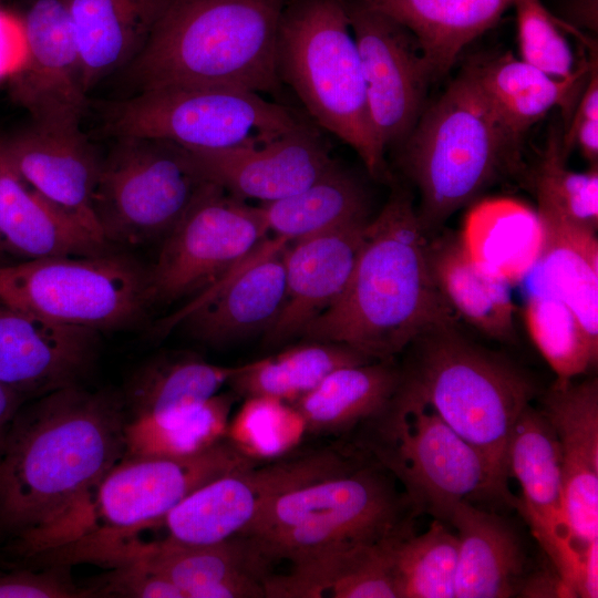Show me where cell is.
I'll return each instance as SVG.
<instances>
[{"label": "cell", "instance_id": "31", "mask_svg": "<svg viewBox=\"0 0 598 598\" xmlns=\"http://www.w3.org/2000/svg\"><path fill=\"white\" fill-rule=\"evenodd\" d=\"M427 254L435 283L453 312L485 336L513 342L512 286L475 264L454 234L429 239Z\"/></svg>", "mask_w": 598, "mask_h": 598}, {"label": "cell", "instance_id": "20", "mask_svg": "<svg viewBox=\"0 0 598 598\" xmlns=\"http://www.w3.org/2000/svg\"><path fill=\"white\" fill-rule=\"evenodd\" d=\"M99 333L0 303V383L27 400L81 384L96 360Z\"/></svg>", "mask_w": 598, "mask_h": 598}, {"label": "cell", "instance_id": "23", "mask_svg": "<svg viewBox=\"0 0 598 598\" xmlns=\"http://www.w3.org/2000/svg\"><path fill=\"white\" fill-rule=\"evenodd\" d=\"M369 221L343 225L287 245L286 299L266 332L269 344L300 336L308 322L341 296L353 272Z\"/></svg>", "mask_w": 598, "mask_h": 598}, {"label": "cell", "instance_id": "27", "mask_svg": "<svg viewBox=\"0 0 598 598\" xmlns=\"http://www.w3.org/2000/svg\"><path fill=\"white\" fill-rule=\"evenodd\" d=\"M446 523L455 528L458 546L455 598L516 596L525 555L513 526L467 501L452 507Z\"/></svg>", "mask_w": 598, "mask_h": 598}, {"label": "cell", "instance_id": "10", "mask_svg": "<svg viewBox=\"0 0 598 598\" xmlns=\"http://www.w3.org/2000/svg\"><path fill=\"white\" fill-rule=\"evenodd\" d=\"M307 125L291 109L228 86L141 91L112 105L105 130L115 137H150L190 150H235L271 143Z\"/></svg>", "mask_w": 598, "mask_h": 598}, {"label": "cell", "instance_id": "33", "mask_svg": "<svg viewBox=\"0 0 598 598\" xmlns=\"http://www.w3.org/2000/svg\"><path fill=\"white\" fill-rule=\"evenodd\" d=\"M544 245L537 262L543 289L561 300L576 316L588 339L598 346L597 231L537 209Z\"/></svg>", "mask_w": 598, "mask_h": 598}, {"label": "cell", "instance_id": "45", "mask_svg": "<svg viewBox=\"0 0 598 598\" xmlns=\"http://www.w3.org/2000/svg\"><path fill=\"white\" fill-rule=\"evenodd\" d=\"M25 55L23 19L0 8V80L11 78Z\"/></svg>", "mask_w": 598, "mask_h": 598}, {"label": "cell", "instance_id": "51", "mask_svg": "<svg viewBox=\"0 0 598 598\" xmlns=\"http://www.w3.org/2000/svg\"><path fill=\"white\" fill-rule=\"evenodd\" d=\"M3 432H4V431H3ZM3 432H0V443H1V439H2Z\"/></svg>", "mask_w": 598, "mask_h": 598}, {"label": "cell", "instance_id": "7", "mask_svg": "<svg viewBox=\"0 0 598 598\" xmlns=\"http://www.w3.org/2000/svg\"><path fill=\"white\" fill-rule=\"evenodd\" d=\"M276 68L280 82L291 86L321 127L351 146L372 177L388 178L344 0H287Z\"/></svg>", "mask_w": 598, "mask_h": 598}, {"label": "cell", "instance_id": "48", "mask_svg": "<svg viewBox=\"0 0 598 598\" xmlns=\"http://www.w3.org/2000/svg\"><path fill=\"white\" fill-rule=\"evenodd\" d=\"M578 597H598V538L589 542L584 548L578 581Z\"/></svg>", "mask_w": 598, "mask_h": 598}, {"label": "cell", "instance_id": "35", "mask_svg": "<svg viewBox=\"0 0 598 598\" xmlns=\"http://www.w3.org/2000/svg\"><path fill=\"white\" fill-rule=\"evenodd\" d=\"M371 361L375 360L349 346L309 340L239 365L228 384L245 399L265 396L291 403L312 391L331 372Z\"/></svg>", "mask_w": 598, "mask_h": 598}, {"label": "cell", "instance_id": "29", "mask_svg": "<svg viewBox=\"0 0 598 598\" xmlns=\"http://www.w3.org/2000/svg\"><path fill=\"white\" fill-rule=\"evenodd\" d=\"M458 238L475 264L514 286L537 266L544 227L538 212L525 203L493 197L471 207Z\"/></svg>", "mask_w": 598, "mask_h": 598}, {"label": "cell", "instance_id": "18", "mask_svg": "<svg viewBox=\"0 0 598 598\" xmlns=\"http://www.w3.org/2000/svg\"><path fill=\"white\" fill-rule=\"evenodd\" d=\"M25 55L10 78L13 100L34 122L80 125L86 106L64 0H35L23 19Z\"/></svg>", "mask_w": 598, "mask_h": 598}, {"label": "cell", "instance_id": "17", "mask_svg": "<svg viewBox=\"0 0 598 598\" xmlns=\"http://www.w3.org/2000/svg\"><path fill=\"white\" fill-rule=\"evenodd\" d=\"M288 244L269 235L219 281L163 322L158 331L183 323L194 338L209 344L267 332L286 299L283 252Z\"/></svg>", "mask_w": 598, "mask_h": 598}, {"label": "cell", "instance_id": "14", "mask_svg": "<svg viewBox=\"0 0 598 598\" xmlns=\"http://www.w3.org/2000/svg\"><path fill=\"white\" fill-rule=\"evenodd\" d=\"M259 206L205 182L162 240L150 268L152 303H171L209 289L268 236Z\"/></svg>", "mask_w": 598, "mask_h": 598}, {"label": "cell", "instance_id": "26", "mask_svg": "<svg viewBox=\"0 0 598 598\" xmlns=\"http://www.w3.org/2000/svg\"><path fill=\"white\" fill-rule=\"evenodd\" d=\"M131 560L167 578L184 598H266V568L241 535L204 545L158 544Z\"/></svg>", "mask_w": 598, "mask_h": 598}, {"label": "cell", "instance_id": "37", "mask_svg": "<svg viewBox=\"0 0 598 598\" xmlns=\"http://www.w3.org/2000/svg\"><path fill=\"white\" fill-rule=\"evenodd\" d=\"M233 393H217L205 402L164 414L125 422L123 457L185 456L225 439Z\"/></svg>", "mask_w": 598, "mask_h": 598}, {"label": "cell", "instance_id": "4", "mask_svg": "<svg viewBox=\"0 0 598 598\" xmlns=\"http://www.w3.org/2000/svg\"><path fill=\"white\" fill-rule=\"evenodd\" d=\"M406 349L401 389L430 404L476 448L496 498L514 506L506 448L517 419L536 395L534 381L505 357L471 341L455 321L425 330Z\"/></svg>", "mask_w": 598, "mask_h": 598}, {"label": "cell", "instance_id": "22", "mask_svg": "<svg viewBox=\"0 0 598 598\" xmlns=\"http://www.w3.org/2000/svg\"><path fill=\"white\" fill-rule=\"evenodd\" d=\"M187 150L206 181L243 200L261 203L301 190L334 162L318 131L309 124L260 146Z\"/></svg>", "mask_w": 598, "mask_h": 598}, {"label": "cell", "instance_id": "3", "mask_svg": "<svg viewBox=\"0 0 598 598\" xmlns=\"http://www.w3.org/2000/svg\"><path fill=\"white\" fill-rule=\"evenodd\" d=\"M287 0H162L128 64L138 92L228 86L277 95V32Z\"/></svg>", "mask_w": 598, "mask_h": 598}, {"label": "cell", "instance_id": "49", "mask_svg": "<svg viewBox=\"0 0 598 598\" xmlns=\"http://www.w3.org/2000/svg\"><path fill=\"white\" fill-rule=\"evenodd\" d=\"M27 398L18 391L0 383V432H3Z\"/></svg>", "mask_w": 598, "mask_h": 598}, {"label": "cell", "instance_id": "41", "mask_svg": "<svg viewBox=\"0 0 598 598\" xmlns=\"http://www.w3.org/2000/svg\"><path fill=\"white\" fill-rule=\"evenodd\" d=\"M520 60L558 79L578 66L565 27L540 0H517L515 6Z\"/></svg>", "mask_w": 598, "mask_h": 598}, {"label": "cell", "instance_id": "38", "mask_svg": "<svg viewBox=\"0 0 598 598\" xmlns=\"http://www.w3.org/2000/svg\"><path fill=\"white\" fill-rule=\"evenodd\" d=\"M457 537L445 522L433 518L429 528L400 538L393 548L399 598H455Z\"/></svg>", "mask_w": 598, "mask_h": 598}, {"label": "cell", "instance_id": "19", "mask_svg": "<svg viewBox=\"0 0 598 598\" xmlns=\"http://www.w3.org/2000/svg\"><path fill=\"white\" fill-rule=\"evenodd\" d=\"M0 157L29 186L104 239L92 208L102 158L80 125L33 121L0 138Z\"/></svg>", "mask_w": 598, "mask_h": 598}, {"label": "cell", "instance_id": "11", "mask_svg": "<svg viewBox=\"0 0 598 598\" xmlns=\"http://www.w3.org/2000/svg\"><path fill=\"white\" fill-rule=\"evenodd\" d=\"M0 303L53 322L127 328L153 305L150 268L113 250L0 266Z\"/></svg>", "mask_w": 598, "mask_h": 598}, {"label": "cell", "instance_id": "28", "mask_svg": "<svg viewBox=\"0 0 598 598\" xmlns=\"http://www.w3.org/2000/svg\"><path fill=\"white\" fill-rule=\"evenodd\" d=\"M87 94L144 48L162 0H64Z\"/></svg>", "mask_w": 598, "mask_h": 598}, {"label": "cell", "instance_id": "21", "mask_svg": "<svg viewBox=\"0 0 598 598\" xmlns=\"http://www.w3.org/2000/svg\"><path fill=\"white\" fill-rule=\"evenodd\" d=\"M558 441L571 539L582 555L598 538V381L556 379L539 409Z\"/></svg>", "mask_w": 598, "mask_h": 598}, {"label": "cell", "instance_id": "24", "mask_svg": "<svg viewBox=\"0 0 598 598\" xmlns=\"http://www.w3.org/2000/svg\"><path fill=\"white\" fill-rule=\"evenodd\" d=\"M591 68L581 60L575 72L553 78L504 53L466 66L504 133L517 147L528 130L549 111L560 110L563 126L569 122Z\"/></svg>", "mask_w": 598, "mask_h": 598}, {"label": "cell", "instance_id": "8", "mask_svg": "<svg viewBox=\"0 0 598 598\" xmlns=\"http://www.w3.org/2000/svg\"><path fill=\"white\" fill-rule=\"evenodd\" d=\"M358 430L357 450L403 486L416 515L446 523L460 501L497 499L476 448L401 386L385 409Z\"/></svg>", "mask_w": 598, "mask_h": 598}, {"label": "cell", "instance_id": "36", "mask_svg": "<svg viewBox=\"0 0 598 598\" xmlns=\"http://www.w3.org/2000/svg\"><path fill=\"white\" fill-rule=\"evenodd\" d=\"M238 367L213 364L190 355L156 357L142 364L121 392L126 421L205 402L228 384Z\"/></svg>", "mask_w": 598, "mask_h": 598}, {"label": "cell", "instance_id": "12", "mask_svg": "<svg viewBox=\"0 0 598 598\" xmlns=\"http://www.w3.org/2000/svg\"><path fill=\"white\" fill-rule=\"evenodd\" d=\"M207 182L186 147L150 137H118L102 158L92 208L104 239L138 246L163 240Z\"/></svg>", "mask_w": 598, "mask_h": 598}, {"label": "cell", "instance_id": "30", "mask_svg": "<svg viewBox=\"0 0 598 598\" xmlns=\"http://www.w3.org/2000/svg\"><path fill=\"white\" fill-rule=\"evenodd\" d=\"M404 25L416 39L433 81L461 51L494 27L517 0H360Z\"/></svg>", "mask_w": 598, "mask_h": 598}, {"label": "cell", "instance_id": "13", "mask_svg": "<svg viewBox=\"0 0 598 598\" xmlns=\"http://www.w3.org/2000/svg\"><path fill=\"white\" fill-rule=\"evenodd\" d=\"M362 458L359 452L323 448L228 473L189 494L161 519L130 530H164L137 554L158 544L204 545L234 537L280 495L349 471Z\"/></svg>", "mask_w": 598, "mask_h": 598}, {"label": "cell", "instance_id": "6", "mask_svg": "<svg viewBox=\"0 0 598 598\" xmlns=\"http://www.w3.org/2000/svg\"><path fill=\"white\" fill-rule=\"evenodd\" d=\"M400 147L401 166L420 193L416 212L427 235L518 165V147L466 68L425 107Z\"/></svg>", "mask_w": 598, "mask_h": 598}, {"label": "cell", "instance_id": "39", "mask_svg": "<svg viewBox=\"0 0 598 598\" xmlns=\"http://www.w3.org/2000/svg\"><path fill=\"white\" fill-rule=\"evenodd\" d=\"M563 131L551 127L545 147L530 172L537 209L547 210L577 226L597 231L598 165L575 172L567 165Z\"/></svg>", "mask_w": 598, "mask_h": 598}, {"label": "cell", "instance_id": "15", "mask_svg": "<svg viewBox=\"0 0 598 598\" xmlns=\"http://www.w3.org/2000/svg\"><path fill=\"white\" fill-rule=\"evenodd\" d=\"M375 136L384 151L401 146L426 107L433 78L414 35L360 0H344Z\"/></svg>", "mask_w": 598, "mask_h": 598}, {"label": "cell", "instance_id": "2", "mask_svg": "<svg viewBox=\"0 0 598 598\" xmlns=\"http://www.w3.org/2000/svg\"><path fill=\"white\" fill-rule=\"evenodd\" d=\"M427 245L412 196L395 189L370 219L344 291L300 336L391 360L425 330L455 321L433 278Z\"/></svg>", "mask_w": 598, "mask_h": 598}, {"label": "cell", "instance_id": "9", "mask_svg": "<svg viewBox=\"0 0 598 598\" xmlns=\"http://www.w3.org/2000/svg\"><path fill=\"white\" fill-rule=\"evenodd\" d=\"M257 463L260 461L228 435L190 455L123 457L90 489L40 553L70 551L145 526L207 483Z\"/></svg>", "mask_w": 598, "mask_h": 598}, {"label": "cell", "instance_id": "44", "mask_svg": "<svg viewBox=\"0 0 598 598\" xmlns=\"http://www.w3.org/2000/svg\"><path fill=\"white\" fill-rule=\"evenodd\" d=\"M64 565L44 571L18 570L0 575V598H71L92 597L78 588L66 575Z\"/></svg>", "mask_w": 598, "mask_h": 598}, {"label": "cell", "instance_id": "34", "mask_svg": "<svg viewBox=\"0 0 598 598\" xmlns=\"http://www.w3.org/2000/svg\"><path fill=\"white\" fill-rule=\"evenodd\" d=\"M259 208L269 234L288 243L369 220V199L363 185L336 161L307 187L261 203Z\"/></svg>", "mask_w": 598, "mask_h": 598}, {"label": "cell", "instance_id": "47", "mask_svg": "<svg viewBox=\"0 0 598 598\" xmlns=\"http://www.w3.org/2000/svg\"><path fill=\"white\" fill-rule=\"evenodd\" d=\"M516 596L528 598H575L573 590L550 564L549 568L546 567L528 577H523Z\"/></svg>", "mask_w": 598, "mask_h": 598}, {"label": "cell", "instance_id": "42", "mask_svg": "<svg viewBox=\"0 0 598 598\" xmlns=\"http://www.w3.org/2000/svg\"><path fill=\"white\" fill-rule=\"evenodd\" d=\"M113 568L93 589L89 588L92 597L184 598L172 581L140 560L124 561Z\"/></svg>", "mask_w": 598, "mask_h": 598}, {"label": "cell", "instance_id": "5", "mask_svg": "<svg viewBox=\"0 0 598 598\" xmlns=\"http://www.w3.org/2000/svg\"><path fill=\"white\" fill-rule=\"evenodd\" d=\"M416 516L393 477L364 456L349 471L280 495L238 535L268 571L274 563L292 565L413 530Z\"/></svg>", "mask_w": 598, "mask_h": 598}, {"label": "cell", "instance_id": "43", "mask_svg": "<svg viewBox=\"0 0 598 598\" xmlns=\"http://www.w3.org/2000/svg\"><path fill=\"white\" fill-rule=\"evenodd\" d=\"M591 50V68L574 113L561 130L563 150L568 155L578 147L590 165H598V64L597 45Z\"/></svg>", "mask_w": 598, "mask_h": 598}, {"label": "cell", "instance_id": "32", "mask_svg": "<svg viewBox=\"0 0 598 598\" xmlns=\"http://www.w3.org/2000/svg\"><path fill=\"white\" fill-rule=\"evenodd\" d=\"M393 360L340 368L312 391L289 403L300 415L305 431L341 435L381 413L402 380L401 365Z\"/></svg>", "mask_w": 598, "mask_h": 598}, {"label": "cell", "instance_id": "50", "mask_svg": "<svg viewBox=\"0 0 598 598\" xmlns=\"http://www.w3.org/2000/svg\"><path fill=\"white\" fill-rule=\"evenodd\" d=\"M14 262L12 257L7 251L1 238H0V266Z\"/></svg>", "mask_w": 598, "mask_h": 598}, {"label": "cell", "instance_id": "46", "mask_svg": "<svg viewBox=\"0 0 598 598\" xmlns=\"http://www.w3.org/2000/svg\"><path fill=\"white\" fill-rule=\"evenodd\" d=\"M558 10L554 14L560 20L566 29L582 39L589 47V41L584 31L597 32L598 30V0H557Z\"/></svg>", "mask_w": 598, "mask_h": 598}, {"label": "cell", "instance_id": "40", "mask_svg": "<svg viewBox=\"0 0 598 598\" xmlns=\"http://www.w3.org/2000/svg\"><path fill=\"white\" fill-rule=\"evenodd\" d=\"M525 321L529 336L557 379H574L597 365L598 346L586 336L573 311L542 289L528 298Z\"/></svg>", "mask_w": 598, "mask_h": 598}, {"label": "cell", "instance_id": "16", "mask_svg": "<svg viewBox=\"0 0 598 598\" xmlns=\"http://www.w3.org/2000/svg\"><path fill=\"white\" fill-rule=\"evenodd\" d=\"M508 478L522 497L515 505L550 565L578 597L581 554L567 524L558 441L540 410L529 404L517 419L506 448Z\"/></svg>", "mask_w": 598, "mask_h": 598}, {"label": "cell", "instance_id": "25", "mask_svg": "<svg viewBox=\"0 0 598 598\" xmlns=\"http://www.w3.org/2000/svg\"><path fill=\"white\" fill-rule=\"evenodd\" d=\"M0 238L13 258L86 257L111 245L21 179L0 157Z\"/></svg>", "mask_w": 598, "mask_h": 598}, {"label": "cell", "instance_id": "1", "mask_svg": "<svg viewBox=\"0 0 598 598\" xmlns=\"http://www.w3.org/2000/svg\"><path fill=\"white\" fill-rule=\"evenodd\" d=\"M121 392L65 386L22 405L0 443V529L34 556L124 456Z\"/></svg>", "mask_w": 598, "mask_h": 598}]
</instances>
